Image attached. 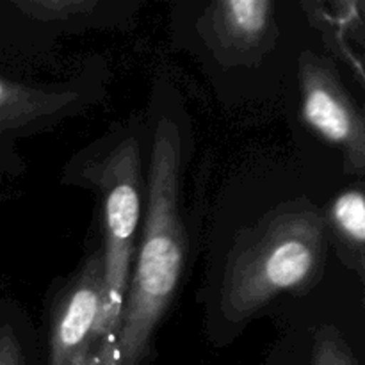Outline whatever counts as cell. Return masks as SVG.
Returning a JSON list of instances; mask_svg holds the SVG:
<instances>
[{
  "mask_svg": "<svg viewBox=\"0 0 365 365\" xmlns=\"http://www.w3.org/2000/svg\"><path fill=\"white\" fill-rule=\"evenodd\" d=\"M299 88L305 123L337 146L349 173L365 168V123L359 106L339 77L334 63L314 52L299 57Z\"/></svg>",
  "mask_w": 365,
  "mask_h": 365,
  "instance_id": "277c9868",
  "label": "cell"
},
{
  "mask_svg": "<svg viewBox=\"0 0 365 365\" xmlns=\"http://www.w3.org/2000/svg\"><path fill=\"white\" fill-rule=\"evenodd\" d=\"M324 217L330 237H337L344 259L351 257L349 266L362 274L365 246V198L362 187H349L335 196Z\"/></svg>",
  "mask_w": 365,
  "mask_h": 365,
  "instance_id": "ba28073f",
  "label": "cell"
},
{
  "mask_svg": "<svg viewBox=\"0 0 365 365\" xmlns=\"http://www.w3.org/2000/svg\"><path fill=\"white\" fill-rule=\"evenodd\" d=\"M180 139L163 120L153 139L143 237L130 273L120 331L103 365H145L153 335L178 291L185 260L180 216Z\"/></svg>",
  "mask_w": 365,
  "mask_h": 365,
  "instance_id": "6da1fadb",
  "label": "cell"
},
{
  "mask_svg": "<svg viewBox=\"0 0 365 365\" xmlns=\"http://www.w3.org/2000/svg\"><path fill=\"white\" fill-rule=\"evenodd\" d=\"M16 7L25 11L31 16L39 20H52V18H66L71 14H82L95 9V2H86V0H36V2H16Z\"/></svg>",
  "mask_w": 365,
  "mask_h": 365,
  "instance_id": "8fae6325",
  "label": "cell"
},
{
  "mask_svg": "<svg viewBox=\"0 0 365 365\" xmlns=\"http://www.w3.org/2000/svg\"><path fill=\"white\" fill-rule=\"evenodd\" d=\"M96 184L102 192L103 277L96 346L89 365H103L110 355L130 282L143 203L141 153L134 139L118 145L107 155L98 168Z\"/></svg>",
  "mask_w": 365,
  "mask_h": 365,
  "instance_id": "3957f363",
  "label": "cell"
},
{
  "mask_svg": "<svg viewBox=\"0 0 365 365\" xmlns=\"http://www.w3.org/2000/svg\"><path fill=\"white\" fill-rule=\"evenodd\" d=\"M0 365H31L24 337L6 305H0Z\"/></svg>",
  "mask_w": 365,
  "mask_h": 365,
  "instance_id": "30bf717a",
  "label": "cell"
},
{
  "mask_svg": "<svg viewBox=\"0 0 365 365\" xmlns=\"http://www.w3.org/2000/svg\"><path fill=\"white\" fill-rule=\"evenodd\" d=\"M330 239L324 214L305 200L266 214L228 255L221 287L225 316L239 323L280 292L312 289L323 277Z\"/></svg>",
  "mask_w": 365,
  "mask_h": 365,
  "instance_id": "7a4b0ae2",
  "label": "cell"
},
{
  "mask_svg": "<svg viewBox=\"0 0 365 365\" xmlns=\"http://www.w3.org/2000/svg\"><path fill=\"white\" fill-rule=\"evenodd\" d=\"M309 365H360L355 353L334 327H323L314 335Z\"/></svg>",
  "mask_w": 365,
  "mask_h": 365,
  "instance_id": "9c48e42d",
  "label": "cell"
},
{
  "mask_svg": "<svg viewBox=\"0 0 365 365\" xmlns=\"http://www.w3.org/2000/svg\"><path fill=\"white\" fill-rule=\"evenodd\" d=\"M102 252L96 250L56 296L46 365H89L102 309Z\"/></svg>",
  "mask_w": 365,
  "mask_h": 365,
  "instance_id": "5b68a950",
  "label": "cell"
},
{
  "mask_svg": "<svg viewBox=\"0 0 365 365\" xmlns=\"http://www.w3.org/2000/svg\"><path fill=\"white\" fill-rule=\"evenodd\" d=\"M210 39L225 52L253 56L266 50L274 36V4L271 0H220L207 7Z\"/></svg>",
  "mask_w": 365,
  "mask_h": 365,
  "instance_id": "8992f818",
  "label": "cell"
},
{
  "mask_svg": "<svg viewBox=\"0 0 365 365\" xmlns=\"http://www.w3.org/2000/svg\"><path fill=\"white\" fill-rule=\"evenodd\" d=\"M78 96L14 82L0 75V135L64 113Z\"/></svg>",
  "mask_w": 365,
  "mask_h": 365,
  "instance_id": "52a82bcc",
  "label": "cell"
}]
</instances>
